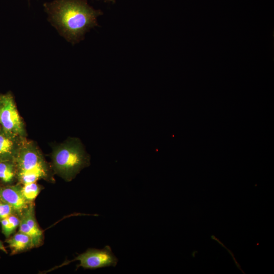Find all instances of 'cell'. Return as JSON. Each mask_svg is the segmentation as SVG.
Wrapping results in <instances>:
<instances>
[{
  "label": "cell",
  "instance_id": "cell-6",
  "mask_svg": "<svg viewBox=\"0 0 274 274\" xmlns=\"http://www.w3.org/2000/svg\"><path fill=\"white\" fill-rule=\"evenodd\" d=\"M0 199L8 203L12 207L14 214L19 217L31 203L24 198L20 183L0 187Z\"/></svg>",
  "mask_w": 274,
  "mask_h": 274
},
{
  "label": "cell",
  "instance_id": "cell-12",
  "mask_svg": "<svg viewBox=\"0 0 274 274\" xmlns=\"http://www.w3.org/2000/svg\"><path fill=\"white\" fill-rule=\"evenodd\" d=\"M42 190V186L36 182L21 185V191L24 198L29 202H33Z\"/></svg>",
  "mask_w": 274,
  "mask_h": 274
},
{
  "label": "cell",
  "instance_id": "cell-15",
  "mask_svg": "<svg viewBox=\"0 0 274 274\" xmlns=\"http://www.w3.org/2000/svg\"><path fill=\"white\" fill-rule=\"evenodd\" d=\"M2 106V100H1V96H0V112H1Z\"/></svg>",
  "mask_w": 274,
  "mask_h": 274
},
{
  "label": "cell",
  "instance_id": "cell-4",
  "mask_svg": "<svg viewBox=\"0 0 274 274\" xmlns=\"http://www.w3.org/2000/svg\"><path fill=\"white\" fill-rule=\"evenodd\" d=\"M2 106L0 112V126L12 135L25 139L26 132L23 121L10 94L1 95Z\"/></svg>",
  "mask_w": 274,
  "mask_h": 274
},
{
  "label": "cell",
  "instance_id": "cell-1",
  "mask_svg": "<svg viewBox=\"0 0 274 274\" xmlns=\"http://www.w3.org/2000/svg\"><path fill=\"white\" fill-rule=\"evenodd\" d=\"M44 6L51 21L72 42L79 41L87 30L97 25L96 18L101 14L85 0H54Z\"/></svg>",
  "mask_w": 274,
  "mask_h": 274
},
{
  "label": "cell",
  "instance_id": "cell-11",
  "mask_svg": "<svg viewBox=\"0 0 274 274\" xmlns=\"http://www.w3.org/2000/svg\"><path fill=\"white\" fill-rule=\"evenodd\" d=\"M16 177L14 161H0V179L5 183H11Z\"/></svg>",
  "mask_w": 274,
  "mask_h": 274
},
{
  "label": "cell",
  "instance_id": "cell-13",
  "mask_svg": "<svg viewBox=\"0 0 274 274\" xmlns=\"http://www.w3.org/2000/svg\"><path fill=\"white\" fill-rule=\"evenodd\" d=\"M13 214L14 212L12 207L0 199V221Z\"/></svg>",
  "mask_w": 274,
  "mask_h": 274
},
{
  "label": "cell",
  "instance_id": "cell-3",
  "mask_svg": "<svg viewBox=\"0 0 274 274\" xmlns=\"http://www.w3.org/2000/svg\"><path fill=\"white\" fill-rule=\"evenodd\" d=\"M53 173L65 181L73 180L89 165V157L81 141L72 138L54 147L51 154Z\"/></svg>",
  "mask_w": 274,
  "mask_h": 274
},
{
  "label": "cell",
  "instance_id": "cell-2",
  "mask_svg": "<svg viewBox=\"0 0 274 274\" xmlns=\"http://www.w3.org/2000/svg\"><path fill=\"white\" fill-rule=\"evenodd\" d=\"M14 162L16 177L21 185L40 180L54 182L51 165L32 141H23Z\"/></svg>",
  "mask_w": 274,
  "mask_h": 274
},
{
  "label": "cell",
  "instance_id": "cell-9",
  "mask_svg": "<svg viewBox=\"0 0 274 274\" xmlns=\"http://www.w3.org/2000/svg\"><path fill=\"white\" fill-rule=\"evenodd\" d=\"M6 242L13 254L35 248L32 238L27 234L20 231L8 238Z\"/></svg>",
  "mask_w": 274,
  "mask_h": 274
},
{
  "label": "cell",
  "instance_id": "cell-10",
  "mask_svg": "<svg viewBox=\"0 0 274 274\" xmlns=\"http://www.w3.org/2000/svg\"><path fill=\"white\" fill-rule=\"evenodd\" d=\"M20 221V217L14 214L0 221L2 232L6 237H9L19 227Z\"/></svg>",
  "mask_w": 274,
  "mask_h": 274
},
{
  "label": "cell",
  "instance_id": "cell-5",
  "mask_svg": "<svg viewBox=\"0 0 274 274\" xmlns=\"http://www.w3.org/2000/svg\"><path fill=\"white\" fill-rule=\"evenodd\" d=\"M80 262L78 267L85 269H95L106 267H115L118 259L110 246L102 249L90 248L79 254L74 259Z\"/></svg>",
  "mask_w": 274,
  "mask_h": 274
},
{
  "label": "cell",
  "instance_id": "cell-8",
  "mask_svg": "<svg viewBox=\"0 0 274 274\" xmlns=\"http://www.w3.org/2000/svg\"><path fill=\"white\" fill-rule=\"evenodd\" d=\"M20 218H22L24 220L31 231L35 247H40L43 244V231L40 228L37 221L33 202L29 204Z\"/></svg>",
  "mask_w": 274,
  "mask_h": 274
},
{
  "label": "cell",
  "instance_id": "cell-7",
  "mask_svg": "<svg viewBox=\"0 0 274 274\" xmlns=\"http://www.w3.org/2000/svg\"><path fill=\"white\" fill-rule=\"evenodd\" d=\"M25 139L8 134L0 126V161H14Z\"/></svg>",
  "mask_w": 274,
  "mask_h": 274
},
{
  "label": "cell",
  "instance_id": "cell-14",
  "mask_svg": "<svg viewBox=\"0 0 274 274\" xmlns=\"http://www.w3.org/2000/svg\"><path fill=\"white\" fill-rule=\"evenodd\" d=\"M0 250L3 251L4 252H6V253L7 252L6 248L1 240H0Z\"/></svg>",
  "mask_w": 274,
  "mask_h": 274
},
{
  "label": "cell",
  "instance_id": "cell-16",
  "mask_svg": "<svg viewBox=\"0 0 274 274\" xmlns=\"http://www.w3.org/2000/svg\"><path fill=\"white\" fill-rule=\"evenodd\" d=\"M106 1H109V2H115V0H106Z\"/></svg>",
  "mask_w": 274,
  "mask_h": 274
}]
</instances>
